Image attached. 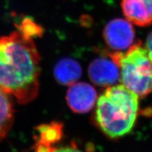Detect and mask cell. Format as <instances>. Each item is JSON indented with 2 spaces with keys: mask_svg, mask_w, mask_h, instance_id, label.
Listing matches in <instances>:
<instances>
[{
  "mask_svg": "<svg viewBox=\"0 0 152 152\" xmlns=\"http://www.w3.org/2000/svg\"><path fill=\"white\" fill-rule=\"evenodd\" d=\"M39 62L33 39L18 30L0 37V87L20 104L29 103L37 96Z\"/></svg>",
  "mask_w": 152,
  "mask_h": 152,
  "instance_id": "1",
  "label": "cell"
},
{
  "mask_svg": "<svg viewBox=\"0 0 152 152\" xmlns=\"http://www.w3.org/2000/svg\"><path fill=\"white\" fill-rule=\"evenodd\" d=\"M139 96L123 85L109 87L99 97L95 123L104 134L118 139L131 132L139 111Z\"/></svg>",
  "mask_w": 152,
  "mask_h": 152,
  "instance_id": "2",
  "label": "cell"
},
{
  "mask_svg": "<svg viewBox=\"0 0 152 152\" xmlns=\"http://www.w3.org/2000/svg\"><path fill=\"white\" fill-rule=\"evenodd\" d=\"M107 52L118 66L123 85L139 97L152 92V62L142 42H136L124 52Z\"/></svg>",
  "mask_w": 152,
  "mask_h": 152,
  "instance_id": "3",
  "label": "cell"
},
{
  "mask_svg": "<svg viewBox=\"0 0 152 152\" xmlns=\"http://www.w3.org/2000/svg\"><path fill=\"white\" fill-rule=\"evenodd\" d=\"M103 37L112 51L123 52L135 43V30L127 19L114 18L104 27Z\"/></svg>",
  "mask_w": 152,
  "mask_h": 152,
  "instance_id": "4",
  "label": "cell"
},
{
  "mask_svg": "<svg viewBox=\"0 0 152 152\" xmlns=\"http://www.w3.org/2000/svg\"><path fill=\"white\" fill-rule=\"evenodd\" d=\"M89 77L93 83L102 87L115 85L120 80V69L117 63L107 52L94 58L88 67Z\"/></svg>",
  "mask_w": 152,
  "mask_h": 152,
  "instance_id": "5",
  "label": "cell"
},
{
  "mask_svg": "<svg viewBox=\"0 0 152 152\" xmlns=\"http://www.w3.org/2000/svg\"><path fill=\"white\" fill-rule=\"evenodd\" d=\"M97 99V94L92 85L86 83H75L68 88L66 101L72 111L77 113H88Z\"/></svg>",
  "mask_w": 152,
  "mask_h": 152,
  "instance_id": "6",
  "label": "cell"
},
{
  "mask_svg": "<svg viewBox=\"0 0 152 152\" xmlns=\"http://www.w3.org/2000/svg\"><path fill=\"white\" fill-rule=\"evenodd\" d=\"M121 9L125 19L140 27L152 23V0H121Z\"/></svg>",
  "mask_w": 152,
  "mask_h": 152,
  "instance_id": "7",
  "label": "cell"
},
{
  "mask_svg": "<svg viewBox=\"0 0 152 152\" xmlns=\"http://www.w3.org/2000/svg\"><path fill=\"white\" fill-rule=\"evenodd\" d=\"M56 81L62 85H73L82 75L80 64L71 58H63L58 61L54 68Z\"/></svg>",
  "mask_w": 152,
  "mask_h": 152,
  "instance_id": "8",
  "label": "cell"
},
{
  "mask_svg": "<svg viewBox=\"0 0 152 152\" xmlns=\"http://www.w3.org/2000/svg\"><path fill=\"white\" fill-rule=\"evenodd\" d=\"M9 96L0 87V142L7 135L14 121V105Z\"/></svg>",
  "mask_w": 152,
  "mask_h": 152,
  "instance_id": "9",
  "label": "cell"
},
{
  "mask_svg": "<svg viewBox=\"0 0 152 152\" xmlns=\"http://www.w3.org/2000/svg\"><path fill=\"white\" fill-rule=\"evenodd\" d=\"M37 130L39 133V140L37 142L52 147L61 141L64 134L63 125L58 122L40 125L37 127Z\"/></svg>",
  "mask_w": 152,
  "mask_h": 152,
  "instance_id": "10",
  "label": "cell"
},
{
  "mask_svg": "<svg viewBox=\"0 0 152 152\" xmlns=\"http://www.w3.org/2000/svg\"><path fill=\"white\" fill-rule=\"evenodd\" d=\"M17 28L18 31L31 39L41 37L44 33L42 28L30 18H24Z\"/></svg>",
  "mask_w": 152,
  "mask_h": 152,
  "instance_id": "11",
  "label": "cell"
},
{
  "mask_svg": "<svg viewBox=\"0 0 152 152\" xmlns=\"http://www.w3.org/2000/svg\"><path fill=\"white\" fill-rule=\"evenodd\" d=\"M55 149L56 147L47 145L39 142H37V143L34 146L35 152H54Z\"/></svg>",
  "mask_w": 152,
  "mask_h": 152,
  "instance_id": "12",
  "label": "cell"
},
{
  "mask_svg": "<svg viewBox=\"0 0 152 152\" xmlns=\"http://www.w3.org/2000/svg\"><path fill=\"white\" fill-rule=\"evenodd\" d=\"M145 48L147 49L148 54L151 59V61L152 62V31L149 33L147 38V42H146Z\"/></svg>",
  "mask_w": 152,
  "mask_h": 152,
  "instance_id": "13",
  "label": "cell"
},
{
  "mask_svg": "<svg viewBox=\"0 0 152 152\" xmlns=\"http://www.w3.org/2000/svg\"><path fill=\"white\" fill-rule=\"evenodd\" d=\"M54 152H83L80 150L77 149L76 147L71 146V147L56 148Z\"/></svg>",
  "mask_w": 152,
  "mask_h": 152,
  "instance_id": "14",
  "label": "cell"
}]
</instances>
